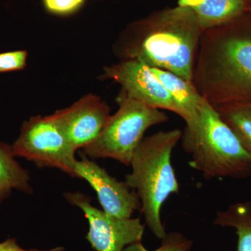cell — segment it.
I'll return each mask as SVG.
<instances>
[{"instance_id": "5b68a950", "label": "cell", "mask_w": 251, "mask_h": 251, "mask_svg": "<svg viewBox=\"0 0 251 251\" xmlns=\"http://www.w3.org/2000/svg\"><path fill=\"white\" fill-rule=\"evenodd\" d=\"M118 110L110 118L97 139L84 148L92 158H112L130 166L135 150L146 130L168 121V115L159 109L128 98L120 93Z\"/></svg>"}, {"instance_id": "2e32d148", "label": "cell", "mask_w": 251, "mask_h": 251, "mask_svg": "<svg viewBox=\"0 0 251 251\" xmlns=\"http://www.w3.org/2000/svg\"><path fill=\"white\" fill-rule=\"evenodd\" d=\"M161 247L151 251H189L192 247V241L189 240L182 234L178 232L167 234L161 239ZM123 251H151L145 249L141 242L134 243L125 248Z\"/></svg>"}, {"instance_id": "ffe728a7", "label": "cell", "mask_w": 251, "mask_h": 251, "mask_svg": "<svg viewBox=\"0 0 251 251\" xmlns=\"http://www.w3.org/2000/svg\"><path fill=\"white\" fill-rule=\"evenodd\" d=\"M205 0H178L177 6L193 9L202 4Z\"/></svg>"}, {"instance_id": "8992f818", "label": "cell", "mask_w": 251, "mask_h": 251, "mask_svg": "<svg viewBox=\"0 0 251 251\" xmlns=\"http://www.w3.org/2000/svg\"><path fill=\"white\" fill-rule=\"evenodd\" d=\"M11 148L15 156L26 158L40 168H57L75 177V150L52 115L32 117L24 122Z\"/></svg>"}, {"instance_id": "d6986e66", "label": "cell", "mask_w": 251, "mask_h": 251, "mask_svg": "<svg viewBox=\"0 0 251 251\" xmlns=\"http://www.w3.org/2000/svg\"><path fill=\"white\" fill-rule=\"evenodd\" d=\"M0 251H27L22 249L14 239H8L4 242L0 243Z\"/></svg>"}, {"instance_id": "5bb4252c", "label": "cell", "mask_w": 251, "mask_h": 251, "mask_svg": "<svg viewBox=\"0 0 251 251\" xmlns=\"http://www.w3.org/2000/svg\"><path fill=\"white\" fill-rule=\"evenodd\" d=\"M214 224L235 229L237 251H251V202L235 203L218 211Z\"/></svg>"}, {"instance_id": "8fae6325", "label": "cell", "mask_w": 251, "mask_h": 251, "mask_svg": "<svg viewBox=\"0 0 251 251\" xmlns=\"http://www.w3.org/2000/svg\"><path fill=\"white\" fill-rule=\"evenodd\" d=\"M151 69L171 96L175 113L179 115L185 122L190 121L196 115L204 100L193 82L163 69Z\"/></svg>"}, {"instance_id": "277c9868", "label": "cell", "mask_w": 251, "mask_h": 251, "mask_svg": "<svg viewBox=\"0 0 251 251\" xmlns=\"http://www.w3.org/2000/svg\"><path fill=\"white\" fill-rule=\"evenodd\" d=\"M181 135V130L174 129L144 138L130 162L131 173L126 176V184L139 198L149 228L160 239L167 234L161 221L162 206L171 194L179 191L171 156Z\"/></svg>"}, {"instance_id": "52a82bcc", "label": "cell", "mask_w": 251, "mask_h": 251, "mask_svg": "<svg viewBox=\"0 0 251 251\" xmlns=\"http://www.w3.org/2000/svg\"><path fill=\"white\" fill-rule=\"evenodd\" d=\"M67 201L80 208L88 220L87 239L97 251H123L140 242L145 226L140 219L117 217L94 207L90 199L81 193H67Z\"/></svg>"}, {"instance_id": "ac0fdd59", "label": "cell", "mask_w": 251, "mask_h": 251, "mask_svg": "<svg viewBox=\"0 0 251 251\" xmlns=\"http://www.w3.org/2000/svg\"><path fill=\"white\" fill-rule=\"evenodd\" d=\"M85 0H44V5L50 12L67 15L80 9Z\"/></svg>"}, {"instance_id": "9a60e30c", "label": "cell", "mask_w": 251, "mask_h": 251, "mask_svg": "<svg viewBox=\"0 0 251 251\" xmlns=\"http://www.w3.org/2000/svg\"><path fill=\"white\" fill-rule=\"evenodd\" d=\"M214 108L251 153V103L227 104Z\"/></svg>"}, {"instance_id": "7402d4cb", "label": "cell", "mask_w": 251, "mask_h": 251, "mask_svg": "<svg viewBox=\"0 0 251 251\" xmlns=\"http://www.w3.org/2000/svg\"><path fill=\"white\" fill-rule=\"evenodd\" d=\"M247 12L250 13L251 14V7L248 8Z\"/></svg>"}, {"instance_id": "7a4b0ae2", "label": "cell", "mask_w": 251, "mask_h": 251, "mask_svg": "<svg viewBox=\"0 0 251 251\" xmlns=\"http://www.w3.org/2000/svg\"><path fill=\"white\" fill-rule=\"evenodd\" d=\"M202 32L192 9L166 7L132 23L119 52L124 60L139 61L192 82Z\"/></svg>"}, {"instance_id": "4fadbf2b", "label": "cell", "mask_w": 251, "mask_h": 251, "mask_svg": "<svg viewBox=\"0 0 251 251\" xmlns=\"http://www.w3.org/2000/svg\"><path fill=\"white\" fill-rule=\"evenodd\" d=\"M12 148L0 143V203L12 190L31 193L29 174L14 158Z\"/></svg>"}, {"instance_id": "3957f363", "label": "cell", "mask_w": 251, "mask_h": 251, "mask_svg": "<svg viewBox=\"0 0 251 251\" xmlns=\"http://www.w3.org/2000/svg\"><path fill=\"white\" fill-rule=\"evenodd\" d=\"M181 140L183 150L191 156L190 166L206 179L251 176V153L204 99L186 122Z\"/></svg>"}, {"instance_id": "6da1fadb", "label": "cell", "mask_w": 251, "mask_h": 251, "mask_svg": "<svg viewBox=\"0 0 251 251\" xmlns=\"http://www.w3.org/2000/svg\"><path fill=\"white\" fill-rule=\"evenodd\" d=\"M193 85L214 108L251 103V14L202 31Z\"/></svg>"}, {"instance_id": "ba28073f", "label": "cell", "mask_w": 251, "mask_h": 251, "mask_svg": "<svg viewBox=\"0 0 251 251\" xmlns=\"http://www.w3.org/2000/svg\"><path fill=\"white\" fill-rule=\"evenodd\" d=\"M103 77L120 84L121 93L159 110L175 112L174 104L151 67L139 61L127 59L104 69Z\"/></svg>"}, {"instance_id": "44dd1931", "label": "cell", "mask_w": 251, "mask_h": 251, "mask_svg": "<svg viewBox=\"0 0 251 251\" xmlns=\"http://www.w3.org/2000/svg\"><path fill=\"white\" fill-rule=\"evenodd\" d=\"M249 7H251V0H246Z\"/></svg>"}, {"instance_id": "9c48e42d", "label": "cell", "mask_w": 251, "mask_h": 251, "mask_svg": "<svg viewBox=\"0 0 251 251\" xmlns=\"http://www.w3.org/2000/svg\"><path fill=\"white\" fill-rule=\"evenodd\" d=\"M56 125L75 150L97 139L110 118V108L97 96L89 94L69 108L52 115Z\"/></svg>"}, {"instance_id": "30bf717a", "label": "cell", "mask_w": 251, "mask_h": 251, "mask_svg": "<svg viewBox=\"0 0 251 251\" xmlns=\"http://www.w3.org/2000/svg\"><path fill=\"white\" fill-rule=\"evenodd\" d=\"M75 177L85 179L94 188L103 210L117 217L131 218L141 206L136 192L112 177L105 170L83 155L77 161Z\"/></svg>"}, {"instance_id": "7c38bea8", "label": "cell", "mask_w": 251, "mask_h": 251, "mask_svg": "<svg viewBox=\"0 0 251 251\" xmlns=\"http://www.w3.org/2000/svg\"><path fill=\"white\" fill-rule=\"evenodd\" d=\"M246 0H205L193 8L202 31L231 22L247 14Z\"/></svg>"}, {"instance_id": "e0dca14e", "label": "cell", "mask_w": 251, "mask_h": 251, "mask_svg": "<svg viewBox=\"0 0 251 251\" xmlns=\"http://www.w3.org/2000/svg\"><path fill=\"white\" fill-rule=\"evenodd\" d=\"M27 52L25 50L0 53V73L22 70L26 67Z\"/></svg>"}]
</instances>
